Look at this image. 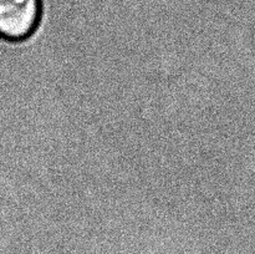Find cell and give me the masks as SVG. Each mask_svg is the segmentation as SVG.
<instances>
[{
  "label": "cell",
  "mask_w": 255,
  "mask_h": 254,
  "mask_svg": "<svg viewBox=\"0 0 255 254\" xmlns=\"http://www.w3.org/2000/svg\"><path fill=\"white\" fill-rule=\"evenodd\" d=\"M41 0H0V37L19 41L36 30Z\"/></svg>",
  "instance_id": "1"
}]
</instances>
